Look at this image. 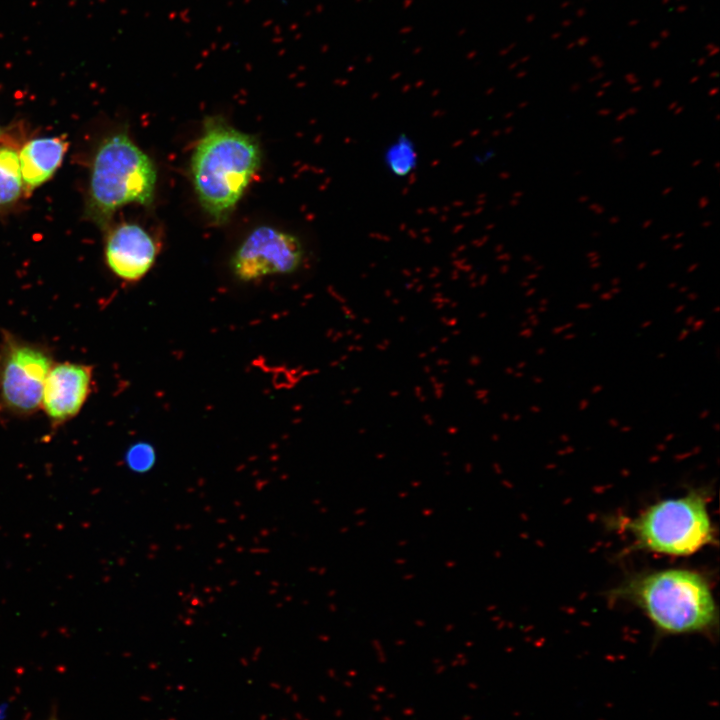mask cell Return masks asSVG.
Returning <instances> with one entry per match:
<instances>
[{"label": "cell", "instance_id": "1", "mask_svg": "<svg viewBox=\"0 0 720 720\" xmlns=\"http://www.w3.org/2000/svg\"><path fill=\"white\" fill-rule=\"evenodd\" d=\"M257 139L220 117L205 120L191 158V176L200 205L213 222H225L260 168Z\"/></svg>", "mask_w": 720, "mask_h": 720}, {"label": "cell", "instance_id": "2", "mask_svg": "<svg viewBox=\"0 0 720 720\" xmlns=\"http://www.w3.org/2000/svg\"><path fill=\"white\" fill-rule=\"evenodd\" d=\"M611 594L641 609L662 636L712 635L718 624L710 585L693 570L672 568L635 575Z\"/></svg>", "mask_w": 720, "mask_h": 720}, {"label": "cell", "instance_id": "3", "mask_svg": "<svg viewBox=\"0 0 720 720\" xmlns=\"http://www.w3.org/2000/svg\"><path fill=\"white\" fill-rule=\"evenodd\" d=\"M157 171L153 161L125 133L106 138L93 160L86 215L106 228L120 207L153 202Z\"/></svg>", "mask_w": 720, "mask_h": 720}, {"label": "cell", "instance_id": "4", "mask_svg": "<svg viewBox=\"0 0 720 720\" xmlns=\"http://www.w3.org/2000/svg\"><path fill=\"white\" fill-rule=\"evenodd\" d=\"M637 549L670 556H689L715 543V530L703 491L657 502L626 520Z\"/></svg>", "mask_w": 720, "mask_h": 720}, {"label": "cell", "instance_id": "5", "mask_svg": "<svg viewBox=\"0 0 720 720\" xmlns=\"http://www.w3.org/2000/svg\"><path fill=\"white\" fill-rule=\"evenodd\" d=\"M308 249L297 235L270 226L254 229L232 257L234 275L252 281L269 275L292 274L306 266Z\"/></svg>", "mask_w": 720, "mask_h": 720}, {"label": "cell", "instance_id": "6", "mask_svg": "<svg viewBox=\"0 0 720 720\" xmlns=\"http://www.w3.org/2000/svg\"><path fill=\"white\" fill-rule=\"evenodd\" d=\"M51 366L45 351L8 340L0 358V394L6 406L19 414L37 410Z\"/></svg>", "mask_w": 720, "mask_h": 720}, {"label": "cell", "instance_id": "7", "mask_svg": "<svg viewBox=\"0 0 720 720\" xmlns=\"http://www.w3.org/2000/svg\"><path fill=\"white\" fill-rule=\"evenodd\" d=\"M156 257L155 241L138 224L123 223L108 234L105 260L110 270L122 280L141 279L151 269Z\"/></svg>", "mask_w": 720, "mask_h": 720}, {"label": "cell", "instance_id": "8", "mask_svg": "<svg viewBox=\"0 0 720 720\" xmlns=\"http://www.w3.org/2000/svg\"><path fill=\"white\" fill-rule=\"evenodd\" d=\"M92 368L76 363L51 366L44 382L41 405L55 422L74 417L90 391Z\"/></svg>", "mask_w": 720, "mask_h": 720}, {"label": "cell", "instance_id": "9", "mask_svg": "<svg viewBox=\"0 0 720 720\" xmlns=\"http://www.w3.org/2000/svg\"><path fill=\"white\" fill-rule=\"evenodd\" d=\"M66 149L67 142L58 137L35 138L27 142L18 152L26 187L33 189L46 182L61 164Z\"/></svg>", "mask_w": 720, "mask_h": 720}, {"label": "cell", "instance_id": "10", "mask_svg": "<svg viewBox=\"0 0 720 720\" xmlns=\"http://www.w3.org/2000/svg\"><path fill=\"white\" fill-rule=\"evenodd\" d=\"M23 180L18 152L11 146H0V207L15 202L21 195Z\"/></svg>", "mask_w": 720, "mask_h": 720}, {"label": "cell", "instance_id": "11", "mask_svg": "<svg viewBox=\"0 0 720 720\" xmlns=\"http://www.w3.org/2000/svg\"><path fill=\"white\" fill-rule=\"evenodd\" d=\"M416 146L407 136H399L384 152V163L393 176L409 175L417 165Z\"/></svg>", "mask_w": 720, "mask_h": 720}, {"label": "cell", "instance_id": "12", "mask_svg": "<svg viewBox=\"0 0 720 720\" xmlns=\"http://www.w3.org/2000/svg\"><path fill=\"white\" fill-rule=\"evenodd\" d=\"M155 460V450L146 442H137L131 445L125 454L126 465L136 473H145L151 470Z\"/></svg>", "mask_w": 720, "mask_h": 720}, {"label": "cell", "instance_id": "13", "mask_svg": "<svg viewBox=\"0 0 720 720\" xmlns=\"http://www.w3.org/2000/svg\"><path fill=\"white\" fill-rule=\"evenodd\" d=\"M574 325H575L574 322H571V321H570V322H566V323H564V324H562V325H559V326H556V327L552 328L551 333H552L553 335H555V336L560 335V334L563 333L564 331L573 328Z\"/></svg>", "mask_w": 720, "mask_h": 720}, {"label": "cell", "instance_id": "14", "mask_svg": "<svg viewBox=\"0 0 720 720\" xmlns=\"http://www.w3.org/2000/svg\"><path fill=\"white\" fill-rule=\"evenodd\" d=\"M705 323H706V320L703 319V318H701V319H696V320L694 321V323L691 325V327H692L691 330H692L693 332H698V331H700V330L704 327Z\"/></svg>", "mask_w": 720, "mask_h": 720}, {"label": "cell", "instance_id": "15", "mask_svg": "<svg viewBox=\"0 0 720 720\" xmlns=\"http://www.w3.org/2000/svg\"><path fill=\"white\" fill-rule=\"evenodd\" d=\"M590 405V401L588 399H581L578 403V410L584 411L586 410Z\"/></svg>", "mask_w": 720, "mask_h": 720}, {"label": "cell", "instance_id": "16", "mask_svg": "<svg viewBox=\"0 0 720 720\" xmlns=\"http://www.w3.org/2000/svg\"><path fill=\"white\" fill-rule=\"evenodd\" d=\"M689 334H690V329L684 328V329H682V330L680 331V333H679V335H678V337H677V340H678V341H683V340H685V339L689 336Z\"/></svg>", "mask_w": 720, "mask_h": 720}, {"label": "cell", "instance_id": "17", "mask_svg": "<svg viewBox=\"0 0 720 720\" xmlns=\"http://www.w3.org/2000/svg\"><path fill=\"white\" fill-rule=\"evenodd\" d=\"M593 304L590 302H580L576 304V309L578 310H588L592 308Z\"/></svg>", "mask_w": 720, "mask_h": 720}, {"label": "cell", "instance_id": "18", "mask_svg": "<svg viewBox=\"0 0 720 720\" xmlns=\"http://www.w3.org/2000/svg\"><path fill=\"white\" fill-rule=\"evenodd\" d=\"M533 334H534L533 329L528 328V327L524 328L520 333V335L525 338H531L533 336Z\"/></svg>", "mask_w": 720, "mask_h": 720}, {"label": "cell", "instance_id": "19", "mask_svg": "<svg viewBox=\"0 0 720 720\" xmlns=\"http://www.w3.org/2000/svg\"><path fill=\"white\" fill-rule=\"evenodd\" d=\"M602 390H603L602 384H595L594 386L591 387L590 393L595 395V394L602 392Z\"/></svg>", "mask_w": 720, "mask_h": 720}, {"label": "cell", "instance_id": "20", "mask_svg": "<svg viewBox=\"0 0 720 720\" xmlns=\"http://www.w3.org/2000/svg\"><path fill=\"white\" fill-rule=\"evenodd\" d=\"M709 416H710V410L707 409V408H704V409L701 410V412L699 413L698 418H699L700 420H704V419L708 418Z\"/></svg>", "mask_w": 720, "mask_h": 720}, {"label": "cell", "instance_id": "21", "mask_svg": "<svg viewBox=\"0 0 720 720\" xmlns=\"http://www.w3.org/2000/svg\"><path fill=\"white\" fill-rule=\"evenodd\" d=\"M607 424H608L610 427L616 428V427L619 426L620 422H619V420L616 419L615 417H611V418H609V419L607 420Z\"/></svg>", "mask_w": 720, "mask_h": 720}, {"label": "cell", "instance_id": "22", "mask_svg": "<svg viewBox=\"0 0 720 720\" xmlns=\"http://www.w3.org/2000/svg\"><path fill=\"white\" fill-rule=\"evenodd\" d=\"M613 298V295L610 292H603L599 295V299L602 301H608Z\"/></svg>", "mask_w": 720, "mask_h": 720}, {"label": "cell", "instance_id": "23", "mask_svg": "<svg viewBox=\"0 0 720 720\" xmlns=\"http://www.w3.org/2000/svg\"><path fill=\"white\" fill-rule=\"evenodd\" d=\"M695 320H696V316H695V315H689V316L685 319V325H686V326H691V325L694 323Z\"/></svg>", "mask_w": 720, "mask_h": 720}, {"label": "cell", "instance_id": "24", "mask_svg": "<svg viewBox=\"0 0 720 720\" xmlns=\"http://www.w3.org/2000/svg\"><path fill=\"white\" fill-rule=\"evenodd\" d=\"M685 309H686V304H679V305H677L676 308L674 309V313H675V314H680V313H682Z\"/></svg>", "mask_w": 720, "mask_h": 720}, {"label": "cell", "instance_id": "25", "mask_svg": "<svg viewBox=\"0 0 720 720\" xmlns=\"http://www.w3.org/2000/svg\"><path fill=\"white\" fill-rule=\"evenodd\" d=\"M576 337H577V334H576V333H574V332H568V333L564 334L563 339H564V340H573V339H575Z\"/></svg>", "mask_w": 720, "mask_h": 720}, {"label": "cell", "instance_id": "26", "mask_svg": "<svg viewBox=\"0 0 720 720\" xmlns=\"http://www.w3.org/2000/svg\"><path fill=\"white\" fill-rule=\"evenodd\" d=\"M698 297H699L698 294L695 293V292H690V293H688L687 296H686V298H687L689 301H696V300L698 299Z\"/></svg>", "mask_w": 720, "mask_h": 720}, {"label": "cell", "instance_id": "27", "mask_svg": "<svg viewBox=\"0 0 720 720\" xmlns=\"http://www.w3.org/2000/svg\"><path fill=\"white\" fill-rule=\"evenodd\" d=\"M651 325H652V320H651V319H648V320L643 321V322L640 324V328H641V329H646V328L650 327Z\"/></svg>", "mask_w": 720, "mask_h": 720}, {"label": "cell", "instance_id": "28", "mask_svg": "<svg viewBox=\"0 0 720 720\" xmlns=\"http://www.w3.org/2000/svg\"><path fill=\"white\" fill-rule=\"evenodd\" d=\"M532 381H533L534 384L539 385V384H542V383H543L544 379H543L541 376L535 375V376L532 377Z\"/></svg>", "mask_w": 720, "mask_h": 720}, {"label": "cell", "instance_id": "29", "mask_svg": "<svg viewBox=\"0 0 720 720\" xmlns=\"http://www.w3.org/2000/svg\"><path fill=\"white\" fill-rule=\"evenodd\" d=\"M539 306H547L549 304V298L542 297L538 301Z\"/></svg>", "mask_w": 720, "mask_h": 720}, {"label": "cell", "instance_id": "30", "mask_svg": "<svg viewBox=\"0 0 720 720\" xmlns=\"http://www.w3.org/2000/svg\"><path fill=\"white\" fill-rule=\"evenodd\" d=\"M545 353H546L545 347H538V348L535 350V354H536L537 356L544 355Z\"/></svg>", "mask_w": 720, "mask_h": 720}, {"label": "cell", "instance_id": "31", "mask_svg": "<svg viewBox=\"0 0 720 720\" xmlns=\"http://www.w3.org/2000/svg\"><path fill=\"white\" fill-rule=\"evenodd\" d=\"M529 410H530V412L536 414V413L541 412V407L538 406V405H532V406L529 408Z\"/></svg>", "mask_w": 720, "mask_h": 720}, {"label": "cell", "instance_id": "32", "mask_svg": "<svg viewBox=\"0 0 720 720\" xmlns=\"http://www.w3.org/2000/svg\"><path fill=\"white\" fill-rule=\"evenodd\" d=\"M609 292H610L613 296H616V295H618V294L621 292V288H619V287H617V286H614L613 288H611V290H610Z\"/></svg>", "mask_w": 720, "mask_h": 720}, {"label": "cell", "instance_id": "33", "mask_svg": "<svg viewBox=\"0 0 720 720\" xmlns=\"http://www.w3.org/2000/svg\"><path fill=\"white\" fill-rule=\"evenodd\" d=\"M539 323H540L539 317L535 318L534 320L529 321V324L532 327H537L539 325Z\"/></svg>", "mask_w": 720, "mask_h": 720}, {"label": "cell", "instance_id": "34", "mask_svg": "<svg viewBox=\"0 0 720 720\" xmlns=\"http://www.w3.org/2000/svg\"><path fill=\"white\" fill-rule=\"evenodd\" d=\"M600 289H601V284H600V283H595V284H593L592 287H591V290H592L593 292H597V291H599Z\"/></svg>", "mask_w": 720, "mask_h": 720}, {"label": "cell", "instance_id": "35", "mask_svg": "<svg viewBox=\"0 0 720 720\" xmlns=\"http://www.w3.org/2000/svg\"><path fill=\"white\" fill-rule=\"evenodd\" d=\"M536 310H537V313H545V312H547L548 309H547V306H538Z\"/></svg>", "mask_w": 720, "mask_h": 720}, {"label": "cell", "instance_id": "36", "mask_svg": "<svg viewBox=\"0 0 720 720\" xmlns=\"http://www.w3.org/2000/svg\"><path fill=\"white\" fill-rule=\"evenodd\" d=\"M631 429H632L631 426L625 425V426L621 427L620 430H621V432H625V433H626V432H629Z\"/></svg>", "mask_w": 720, "mask_h": 720}, {"label": "cell", "instance_id": "37", "mask_svg": "<svg viewBox=\"0 0 720 720\" xmlns=\"http://www.w3.org/2000/svg\"><path fill=\"white\" fill-rule=\"evenodd\" d=\"M535 292H536V289H535V288H530L529 290H527L526 296L530 297V296H532Z\"/></svg>", "mask_w": 720, "mask_h": 720}, {"label": "cell", "instance_id": "38", "mask_svg": "<svg viewBox=\"0 0 720 720\" xmlns=\"http://www.w3.org/2000/svg\"><path fill=\"white\" fill-rule=\"evenodd\" d=\"M656 357H657V359H659V360L664 359V358L666 357V353H665V352H659V353L656 355Z\"/></svg>", "mask_w": 720, "mask_h": 720}, {"label": "cell", "instance_id": "39", "mask_svg": "<svg viewBox=\"0 0 720 720\" xmlns=\"http://www.w3.org/2000/svg\"><path fill=\"white\" fill-rule=\"evenodd\" d=\"M46 720H58L56 713H51V715Z\"/></svg>", "mask_w": 720, "mask_h": 720}, {"label": "cell", "instance_id": "40", "mask_svg": "<svg viewBox=\"0 0 720 720\" xmlns=\"http://www.w3.org/2000/svg\"><path fill=\"white\" fill-rule=\"evenodd\" d=\"M525 312L530 315V314H533V313L535 312V309H534L533 307H528V308L525 310Z\"/></svg>", "mask_w": 720, "mask_h": 720}, {"label": "cell", "instance_id": "41", "mask_svg": "<svg viewBox=\"0 0 720 720\" xmlns=\"http://www.w3.org/2000/svg\"><path fill=\"white\" fill-rule=\"evenodd\" d=\"M688 290H689V288H688L687 286H682V287L679 288V292H680V293H685V292H687Z\"/></svg>", "mask_w": 720, "mask_h": 720}, {"label": "cell", "instance_id": "42", "mask_svg": "<svg viewBox=\"0 0 720 720\" xmlns=\"http://www.w3.org/2000/svg\"><path fill=\"white\" fill-rule=\"evenodd\" d=\"M537 317H538V315L535 314V313L530 314L527 321L529 322V321H531V320H534V319L537 318Z\"/></svg>", "mask_w": 720, "mask_h": 720}, {"label": "cell", "instance_id": "43", "mask_svg": "<svg viewBox=\"0 0 720 720\" xmlns=\"http://www.w3.org/2000/svg\"><path fill=\"white\" fill-rule=\"evenodd\" d=\"M619 282H620V280H619L618 278H617V279H613V280L611 281V285L614 287V286L618 285Z\"/></svg>", "mask_w": 720, "mask_h": 720}, {"label": "cell", "instance_id": "44", "mask_svg": "<svg viewBox=\"0 0 720 720\" xmlns=\"http://www.w3.org/2000/svg\"><path fill=\"white\" fill-rule=\"evenodd\" d=\"M668 288H669V289H675V288H677V284L674 283V282H673V283H670V284L668 285Z\"/></svg>", "mask_w": 720, "mask_h": 720}, {"label": "cell", "instance_id": "45", "mask_svg": "<svg viewBox=\"0 0 720 720\" xmlns=\"http://www.w3.org/2000/svg\"><path fill=\"white\" fill-rule=\"evenodd\" d=\"M673 437H674V434H673V433H669V434L665 437V439H666V441H669V440H671Z\"/></svg>", "mask_w": 720, "mask_h": 720}, {"label": "cell", "instance_id": "46", "mask_svg": "<svg viewBox=\"0 0 720 720\" xmlns=\"http://www.w3.org/2000/svg\"><path fill=\"white\" fill-rule=\"evenodd\" d=\"M719 311H720V307H719L718 305H716V306L712 309V312H713V313H718Z\"/></svg>", "mask_w": 720, "mask_h": 720}, {"label": "cell", "instance_id": "47", "mask_svg": "<svg viewBox=\"0 0 720 720\" xmlns=\"http://www.w3.org/2000/svg\"><path fill=\"white\" fill-rule=\"evenodd\" d=\"M527 365L526 362H521L518 364V368H524Z\"/></svg>", "mask_w": 720, "mask_h": 720}, {"label": "cell", "instance_id": "48", "mask_svg": "<svg viewBox=\"0 0 720 720\" xmlns=\"http://www.w3.org/2000/svg\"><path fill=\"white\" fill-rule=\"evenodd\" d=\"M713 428L715 429V431H718V430H719V424H718L717 422H715V423L713 424Z\"/></svg>", "mask_w": 720, "mask_h": 720}, {"label": "cell", "instance_id": "49", "mask_svg": "<svg viewBox=\"0 0 720 720\" xmlns=\"http://www.w3.org/2000/svg\"><path fill=\"white\" fill-rule=\"evenodd\" d=\"M528 323H529L528 321H525V322H523L521 325H522L523 328H526V327H528Z\"/></svg>", "mask_w": 720, "mask_h": 720}, {"label": "cell", "instance_id": "50", "mask_svg": "<svg viewBox=\"0 0 720 720\" xmlns=\"http://www.w3.org/2000/svg\"><path fill=\"white\" fill-rule=\"evenodd\" d=\"M561 438L564 439L563 441H567V439H569V437L565 434L561 435Z\"/></svg>", "mask_w": 720, "mask_h": 720}, {"label": "cell", "instance_id": "51", "mask_svg": "<svg viewBox=\"0 0 720 720\" xmlns=\"http://www.w3.org/2000/svg\"><path fill=\"white\" fill-rule=\"evenodd\" d=\"M516 376H517V377H522V376H523V373H522V372H519V373L516 374Z\"/></svg>", "mask_w": 720, "mask_h": 720}]
</instances>
